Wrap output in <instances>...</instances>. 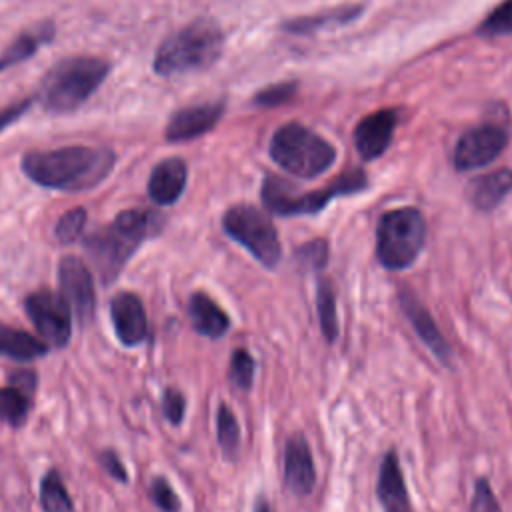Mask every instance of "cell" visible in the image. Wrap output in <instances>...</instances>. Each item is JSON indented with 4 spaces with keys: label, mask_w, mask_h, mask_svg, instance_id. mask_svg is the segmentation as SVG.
I'll list each match as a JSON object with an SVG mask.
<instances>
[{
    "label": "cell",
    "mask_w": 512,
    "mask_h": 512,
    "mask_svg": "<svg viewBox=\"0 0 512 512\" xmlns=\"http://www.w3.org/2000/svg\"><path fill=\"white\" fill-rule=\"evenodd\" d=\"M162 412L170 424H180L186 412V398L176 388H166L162 394Z\"/></svg>",
    "instance_id": "obj_35"
},
{
    "label": "cell",
    "mask_w": 512,
    "mask_h": 512,
    "mask_svg": "<svg viewBox=\"0 0 512 512\" xmlns=\"http://www.w3.org/2000/svg\"><path fill=\"white\" fill-rule=\"evenodd\" d=\"M24 310L46 344L62 348L72 334V312L64 298L52 290H36L26 296Z\"/></svg>",
    "instance_id": "obj_9"
},
{
    "label": "cell",
    "mask_w": 512,
    "mask_h": 512,
    "mask_svg": "<svg viewBox=\"0 0 512 512\" xmlns=\"http://www.w3.org/2000/svg\"><path fill=\"white\" fill-rule=\"evenodd\" d=\"M216 440L228 460L236 458L240 446V426L234 412L224 402L216 410Z\"/></svg>",
    "instance_id": "obj_26"
},
{
    "label": "cell",
    "mask_w": 512,
    "mask_h": 512,
    "mask_svg": "<svg viewBox=\"0 0 512 512\" xmlns=\"http://www.w3.org/2000/svg\"><path fill=\"white\" fill-rule=\"evenodd\" d=\"M512 190V170H496L468 182L466 196L476 210H494Z\"/></svg>",
    "instance_id": "obj_19"
},
{
    "label": "cell",
    "mask_w": 512,
    "mask_h": 512,
    "mask_svg": "<svg viewBox=\"0 0 512 512\" xmlns=\"http://www.w3.org/2000/svg\"><path fill=\"white\" fill-rule=\"evenodd\" d=\"M376 496L386 510L410 508V498H408V490L404 484V476H402V468H400L396 450H388L380 464Z\"/></svg>",
    "instance_id": "obj_18"
},
{
    "label": "cell",
    "mask_w": 512,
    "mask_h": 512,
    "mask_svg": "<svg viewBox=\"0 0 512 512\" xmlns=\"http://www.w3.org/2000/svg\"><path fill=\"white\" fill-rule=\"evenodd\" d=\"M40 504L44 512H76L74 502L56 470H48L40 482Z\"/></svg>",
    "instance_id": "obj_24"
},
{
    "label": "cell",
    "mask_w": 512,
    "mask_h": 512,
    "mask_svg": "<svg viewBox=\"0 0 512 512\" xmlns=\"http://www.w3.org/2000/svg\"><path fill=\"white\" fill-rule=\"evenodd\" d=\"M296 90H298L296 82H276V84L256 92L254 104H258V106H278V104H284L286 100H290Z\"/></svg>",
    "instance_id": "obj_33"
},
{
    "label": "cell",
    "mask_w": 512,
    "mask_h": 512,
    "mask_svg": "<svg viewBox=\"0 0 512 512\" xmlns=\"http://www.w3.org/2000/svg\"><path fill=\"white\" fill-rule=\"evenodd\" d=\"M150 498L162 512H180V498L172 490L170 482L162 476H156L150 482Z\"/></svg>",
    "instance_id": "obj_32"
},
{
    "label": "cell",
    "mask_w": 512,
    "mask_h": 512,
    "mask_svg": "<svg viewBox=\"0 0 512 512\" xmlns=\"http://www.w3.org/2000/svg\"><path fill=\"white\" fill-rule=\"evenodd\" d=\"M30 412V394L16 386L0 388V422L22 426Z\"/></svg>",
    "instance_id": "obj_27"
},
{
    "label": "cell",
    "mask_w": 512,
    "mask_h": 512,
    "mask_svg": "<svg viewBox=\"0 0 512 512\" xmlns=\"http://www.w3.org/2000/svg\"><path fill=\"white\" fill-rule=\"evenodd\" d=\"M268 150L284 172L304 180L324 174L336 160L334 146L298 122L280 126L272 134Z\"/></svg>",
    "instance_id": "obj_5"
},
{
    "label": "cell",
    "mask_w": 512,
    "mask_h": 512,
    "mask_svg": "<svg viewBox=\"0 0 512 512\" xmlns=\"http://www.w3.org/2000/svg\"><path fill=\"white\" fill-rule=\"evenodd\" d=\"M328 256H330L328 242L324 238H314L310 242L300 244L294 250L292 260H294L296 268L302 270V272H318L326 266Z\"/></svg>",
    "instance_id": "obj_28"
},
{
    "label": "cell",
    "mask_w": 512,
    "mask_h": 512,
    "mask_svg": "<svg viewBox=\"0 0 512 512\" xmlns=\"http://www.w3.org/2000/svg\"><path fill=\"white\" fill-rule=\"evenodd\" d=\"M316 310L320 328L326 342H334L338 338V314H336V294L330 280L320 278L316 282Z\"/></svg>",
    "instance_id": "obj_23"
},
{
    "label": "cell",
    "mask_w": 512,
    "mask_h": 512,
    "mask_svg": "<svg viewBox=\"0 0 512 512\" xmlns=\"http://www.w3.org/2000/svg\"><path fill=\"white\" fill-rule=\"evenodd\" d=\"M188 318L192 328L206 338H220L230 328L228 314L204 292H194L188 300Z\"/></svg>",
    "instance_id": "obj_20"
},
{
    "label": "cell",
    "mask_w": 512,
    "mask_h": 512,
    "mask_svg": "<svg viewBox=\"0 0 512 512\" xmlns=\"http://www.w3.org/2000/svg\"><path fill=\"white\" fill-rule=\"evenodd\" d=\"M58 284L70 312L80 324H88L96 308L94 278L88 266L76 256H64L58 264Z\"/></svg>",
    "instance_id": "obj_10"
},
{
    "label": "cell",
    "mask_w": 512,
    "mask_h": 512,
    "mask_svg": "<svg viewBox=\"0 0 512 512\" xmlns=\"http://www.w3.org/2000/svg\"><path fill=\"white\" fill-rule=\"evenodd\" d=\"M54 38V24L50 20H44L28 30H24L18 38H14L6 50L0 54V72L28 60L38 52V48Z\"/></svg>",
    "instance_id": "obj_21"
},
{
    "label": "cell",
    "mask_w": 512,
    "mask_h": 512,
    "mask_svg": "<svg viewBox=\"0 0 512 512\" xmlns=\"http://www.w3.org/2000/svg\"><path fill=\"white\" fill-rule=\"evenodd\" d=\"M254 358L248 350L244 348H236L232 354H230V370H228V376H230V382L240 388V390H250L252 388V382H254Z\"/></svg>",
    "instance_id": "obj_29"
},
{
    "label": "cell",
    "mask_w": 512,
    "mask_h": 512,
    "mask_svg": "<svg viewBox=\"0 0 512 512\" xmlns=\"http://www.w3.org/2000/svg\"><path fill=\"white\" fill-rule=\"evenodd\" d=\"M114 162L110 148L64 146L24 154L22 172L42 188L84 192L106 180Z\"/></svg>",
    "instance_id": "obj_1"
},
{
    "label": "cell",
    "mask_w": 512,
    "mask_h": 512,
    "mask_svg": "<svg viewBox=\"0 0 512 512\" xmlns=\"http://www.w3.org/2000/svg\"><path fill=\"white\" fill-rule=\"evenodd\" d=\"M386 512H410V508H402V510H386Z\"/></svg>",
    "instance_id": "obj_40"
},
{
    "label": "cell",
    "mask_w": 512,
    "mask_h": 512,
    "mask_svg": "<svg viewBox=\"0 0 512 512\" xmlns=\"http://www.w3.org/2000/svg\"><path fill=\"white\" fill-rule=\"evenodd\" d=\"M254 512H270L268 502L262 500V498H258V500H256V506H254Z\"/></svg>",
    "instance_id": "obj_39"
},
{
    "label": "cell",
    "mask_w": 512,
    "mask_h": 512,
    "mask_svg": "<svg viewBox=\"0 0 512 512\" xmlns=\"http://www.w3.org/2000/svg\"><path fill=\"white\" fill-rule=\"evenodd\" d=\"M224 114V102H206L194 104L176 110L166 124L168 142H188L206 132H210Z\"/></svg>",
    "instance_id": "obj_12"
},
{
    "label": "cell",
    "mask_w": 512,
    "mask_h": 512,
    "mask_svg": "<svg viewBox=\"0 0 512 512\" xmlns=\"http://www.w3.org/2000/svg\"><path fill=\"white\" fill-rule=\"evenodd\" d=\"M10 382H12V386H16V388L24 390L26 394H30V392H34V386H36V374L28 372V370H22V372L12 374Z\"/></svg>",
    "instance_id": "obj_38"
},
{
    "label": "cell",
    "mask_w": 512,
    "mask_h": 512,
    "mask_svg": "<svg viewBox=\"0 0 512 512\" xmlns=\"http://www.w3.org/2000/svg\"><path fill=\"white\" fill-rule=\"evenodd\" d=\"M360 12H362V6H358V4L342 6V8L328 10V12H324V14L306 16V18H298V20L286 22L284 28L290 30V32H294V34H296V32H298V34H304V32H310V30L320 28V26H326V24H342V22L354 20Z\"/></svg>",
    "instance_id": "obj_25"
},
{
    "label": "cell",
    "mask_w": 512,
    "mask_h": 512,
    "mask_svg": "<svg viewBox=\"0 0 512 512\" xmlns=\"http://www.w3.org/2000/svg\"><path fill=\"white\" fill-rule=\"evenodd\" d=\"M188 180V168L182 158H166L158 162L148 178V196L158 206H170L174 204Z\"/></svg>",
    "instance_id": "obj_17"
},
{
    "label": "cell",
    "mask_w": 512,
    "mask_h": 512,
    "mask_svg": "<svg viewBox=\"0 0 512 512\" xmlns=\"http://www.w3.org/2000/svg\"><path fill=\"white\" fill-rule=\"evenodd\" d=\"M110 72V64L96 56H70L56 62L42 78L36 100L50 112H72L82 106Z\"/></svg>",
    "instance_id": "obj_3"
},
{
    "label": "cell",
    "mask_w": 512,
    "mask_h": 512,
    "mask_svg": "<svg viewBox=\"0 0 512 512\" xmlns=\"http://www.w3.org/2000/svg\"><path fill=\"white\" fill-rule=\"evenodd\" d=\"M368 186L366 174L358 168L336 176L328 186L312 192H298L290 182L278 176H266L262 182V204L268 212L278 216H302L320 212L332 198L348 196Z\"/></svg>",
    "instance_id": "obj_6"
},
{
    "label": "cell",
    "mask_w": 512,
    "mask_h": 512,
    "mask_svg": "<svg viewBox=\"0 0 512 512\" xmlns=\"http://www.w3.org/2000/svg\"><path fill=\"white\" fill-rule=\"evenodd\" d=\"M34 102V98H24V100H18V102H12L8 106H2L0 108V132L4 128H8L12 122H16L28 108L30 104Z\"/></svg>",
    "instance_id": "obj_37"
},
{
    "label": "cell",
    "mask_w": 512,
    "mask_h": 512,
    "mask_svg": "<svg viewBox=\"0 0 512 512\" xmlns=\"http://www.w3.org/2000/svg\"><path fill=\"white\" fill-rule=\"evenodd\" d=\"M46 352H48L46 342L34 338L24 330H16L6 324H0V356L28 362L44 356Z\"/></svg>",
    "instance_id": "obj_22"
},
{
    "label": "cell",
    "mask_w": 512,
    "mask_h": 512,
    "mask_svg": "<svg viewBox=\"0 0 512 512\" xmlns=\"http://www.w3.org/2000/svg\"><path fill=\"white\" fill-rule=\"evenodd\" d=\"M480 36H506L512 34V0L498 4L478 26Z\"/></svg>",
    "instance_id": "obj_30"
},
{
    "label": "cell",
    "mask_w": 512,
    "mask_h": 512,
    "mask_svg": "<svg viewBox=\"0 0 512 512\" xmlns=\"http://www.w3.org/2000/svg\"><path fill=\"white\" fill-rule=\"evenodd\" d=\"M114 334L122 346H138L148 336V318L142 300L132 292H118L110 300Z\"/></svg>",
    "instance_id": "obj_14"
},
{
    "label": "cell",
    "mask_w": 512,
    "mask_h": 512,
    "mask_svg": "<svg viewBox=\"0 0 512 512\" xmlns=\"http://www.w3.org/2000/svg\"><path fill=\"white\" fill-rule=\"evenodd\" d=\"M426 242V222L416 208H396L378 220L376 258L386 270H406L420 256Z\"/></svg>",
    "instance_id": "obj_7"
},
{
    "label": "cell",
    "mask_w": 512,
    "mask_h": 512,
    "mask_svg": "<svg viewBox=\"0 0 512 512\" xmlns=\"http://www.w3.org/2000/svg\"><path fill=\"white\" fill-rule=\"evenodd\" d=\"M98 462H100V466L104 468V472H106L108 476H112L114 480H118V482H122V484L128 482V472H126L124 464L120 462V458H118L112 450H102V452L98 454Z\"/></svg>",
    "instance_id": "obj_36"
},
{
    "label": "cell",
    "mask_w": 512,
    "mask_h": 512,
    "mask_svg": "<svg viewBox=\"0 0 512 512\" xmlns=\"http://www.w3.org/2000/svg\"><path fill=\"white\" fill-rule=\"evenodd\" d=\"M162 214L132 208L120 212L110 224L98 228L84 240V250L102 284H110L122 272L136 248L162 228Z\"/></svg>",
    "instance_id": "obj_2"
},
{
    "label": "cell",
    "mask_w": 512,
    "mask_h": 512,
    "mask_svg": "<svg viewBox=\"0 0 512 512\" xmlns=\"http://www.w3.org/2000/svg\"><path fill=\"white\" fill-rule=\"evenodd\" d=\"M400 306H402V312H404L406 320L412 324L414 332L424 342V346L438 358V362L448 364L450 358H452L450 346L446 344L444 336L440 334V330H438L434 318L430 316L428 308L410 290L400 292Z\"/></svg>",
    "instance_id": "obj_16"
},
{
    "label": "cell",
    "mask_w": 512,
    "mask_h": 512,
    "mask_svg": "<svg viewBox=\"0 0 512 512\" xmlns=\"http://www.w3.org/2000/svg\"><path fill=\"white\" fill-rule=\"evenodd\" d=\"M506 140L508 136L500 126L480 124L476 128H470L458 138L452 162L462 172L488 166L492 160L500 156V152L506 146Z\"/></svg>",
    "instance_id": "obj_11"
},
{
    "label": "cell",
    "mask_w": 512,
    "mask_h": 512,
    "mask_svg": "<svg viewBox=\"0 0 512 512\" xmlns=\"http://www.w3.org/2000/svg\"><path fill=\"white\" fill-rule=\"evenodd\" d=\"M284 484L296 496H308L316 484L312 452L302 434H292L284 448Z\"/></svg>",
    "instance_id": "obj_15"
},
{
    "label": "cell",
    "mask_w": 512,
    "mask_h": 512,
    "mask_svg": "<svg viewBox=\"0 0 512 512\" xmlns=\"http://www.w3.org/2000/svg\"><path fill=\"white\" fill-rule=\"evenodd\" d=\"M226 236L246 248L260 266L272 270L280 262L282 244L270 216L250 204H236L222 216Z\"/></svg>",
    "instance_id": "obj_8"
},
{
    "label": "cell",
    "mask_w": 512,
    "mask_h": 512,
    "mask_svg": "<svg viewBox=\"0 0 512 512\" xmlns=\"http://www.w3.org/2000/svg\"><path fill=\"white\" fill-rule=\"evenodd\" d=\"M470 512H500L490 482L486 478H478L474 482V494L470 500Z\"/></svg>",
    "instance_id": "obj_34"
},
{
    "label": "cell",
    "mask_w": 512,
    "mask_h": 512,
    "mask_svg": "<svg viewBox=\"0 0 512 512\" xmlns=\"http://www.w3.org/2000/svg\"><path fill=\"white\" fill-rule=\"evenodd\" d=\"M84 226H86V210L78 206V208H72V210L64 212L58 218L54 234H56L58 242L72 244V242H76L82 236Z\"/></svg>",
    "instance_id": "obj_31"
},
{
    "label": "cell",
    "mask_w": 512,
    "mask_h": 512,
    "mask_svg": "<svg viewBox=\"0 0 512 512\" xmlns=\"http://www.w3.org/2000/svg\"><path fill=\"white\" fill-rule=\"evenodd\" d=\"M398 112L392 108L376 110L364 116L354 128V144L362 160H374L386 152L392 142Z\"/></svg>",
    "instance_id": "obj_13"
},
{
    "label": "cell",
    "mask_w": 512,
    "mask_h": 512,
    "mask_svg": "<svg viewBox=\"0 0 512 512\" xmlns=\"http://www.w3.org/2000/svg\"><path fill=\"white\" fill-rule=\"evenodd\" d=\"M224 50V34L210 18H198L168 36L154 54L158 76H176L212 66Z\"/></svg>",
    "instance_id": "obj_4"
}]
</instances>
